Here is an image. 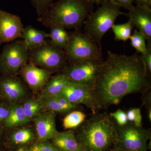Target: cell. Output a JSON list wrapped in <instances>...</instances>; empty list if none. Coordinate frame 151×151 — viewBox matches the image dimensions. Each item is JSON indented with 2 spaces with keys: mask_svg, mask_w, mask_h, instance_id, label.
I'll return each instance as SVG.
<instances>
[{
  "mask_svg": "<svg viewBox=\"0 0 151 151\" xmlns=\"http://www.w3.org/2000/svg\"><path fill=\"white\" fill-rule=\"evenodd\" d=\"M28 150L29 151H59L53 145L46 141L35 143Z\"/></svg>",
  "mask_w": 151,
  "mask_h": 151,
  "instance_id": "obj_29",
  "label": "cell"
},
{
  "mask_svg": "<svg viewBox=\"0 0 151 151\" xmlns=\"http://www.w3.org/2000/svg\"><path fill=\"white\" fill-rule=\"evenodd\" d=\"M87 1L93 4H95L97 5H99L102 4L106 0H87Z\"/></svg>",
  "mask_w": 151,
  "mask_h": 151,
  "instance_id": "obj_37",
  "label": "cell"
},
{
  "mask_svg": "<svg viewBox=\"0 0 151 151\" xmlns=\"http://www.w3.org/2000/svg\"><path fill=\"white\" fill-rule=\"evenodd\" d=\"M144 58L146 68L148 72L151 74V47H148L147 53L145 55H142Z\"/></svg>",
  "mask_w": 151,
  "mask_h": 151,
  "instance_id": "obj_31",
  "label": "cell"
},
{
  "mask_svg": "<svg viewBox=\"0 0 151 151\" xmlns=\"http://www.w3.org/2000/svg\"><path fill=\"white\" fill-rule=\"evenodd\" d=\"M126 113H127L128 122L133 123L134 121L135 116H136L135 108H131Z\"/></svg>",
  "mask_w": 151,
  "mask_h": 151,
  "instance_id": "obj_35",
  "label": "cell"
},
{
  "mask_svg": "<svg viewBox=\"0 0 151 151\" xmlns=\"http://www.w3.org/2000/svg\"><path fill=\"white\" fill-rule=\"evenodd\" d=\"M111 151H126L122 150V149L119 148L114 147L111 150Z\"/></svg>",
  "mask_w": 151,
  "mask_h": 151,
  "instance_id": "obj_39",
  "label": "cell"
},
{
  "mask_svg": "<svg viewBox=\"0 0 151 151\" xmlns=\"http://www.w3.org/2000/svg\"><path fill=\"white\" fill-rule=\"evenodd\" d=\"M151 90L143 94V104L148 109L151 108Z\"/></svg>",
  "mask_w": 151,
  "mask_h": 151,
  "instance_id": "obj_34",
  "label": "cell"
},
{
  "mask_svg": "<svg viewBox=\"0 0 151 151\" xmlns=\"http://www.w3.org/2000/svg\"><path fill=\"white\" fill-rule=\"evenodd\" d=\"M14 151H29L28 150H24V149H19V150H17Z\"/></svg>",
  "mask_w": 151,
  "mask_h": 151,
  "instance_id": "obj_40",
  "label": "cell"
},
{
  "mask_svg": "<svg viewBox=\"0 0 151 151\" xmlns=\"http://www.w3.org/2000/svg\"><path fill=\"white\" fill-rule=\"evenodd\" d=\"M73 104H83L91 109L92 113L98 111L92 93V87L69 81L68 84L58 94Z\"/></svg>",
  "mask_w": 151,
  "mask_h": 151,
  "instance_id": "obj_10",
  "label": "cell"
},
{
  "mask_svg": "<svg viewBox=\"0 0 151 151\" xmlns=\"http://www.w3.org/2000/svg\"><path fill=\"white\" fill-rule=\"evenodd\" d=\"M28 121L35 119L43 108L40 100L27 99L22 105Z\"/></svg>",
  "mask_w": 151,
  "mask_h": 151,
  "instance_id": "obj_23",
  "label": "cell"
},
{
  "mask_svg": "<svg viewBox=\"0 0 151 151\" xmlns=\"http://www.w3.org/2000/svg\"><path fill=\"white\" fill-rule=\"evenodd\" d=\"M151 88V75L142 55H122L108 50L92 93L99 111L118 105L128 94H143Z\"/></svg>",
  "mask_w": 151,
  "mask_h": 151,
  "instance_id": "obj_1",
  "label": "cell"
},
{
  "mask_svg": "<svg viewBox=\"0 0 151 151\" xmlns=\"http://www.w3.org/2000/svg\"><path fill=\"white\" fill-rule=\"evenodd\" d=\"M115 125L109 113L97 111L73 132L83 151H108L116 140Z\"/></svg>",
  "mask_w": 151,
  "mask_h": 151,
  "instance_id": "obj_2",
  "label": "cell"
},
{
  "mask_svg": "<svg viewBox=\"0 0 151 151\" xmlns=\"http://www.w3.org/2000/svg\"><path fill=\"white\" fill-rule=\"evenodd\" d=\"M9 108L0 105V123L4 122L9 115Z\"/></svg>",
  "mask_w": 151,
  "mask_h": 151,
  "instance_id": "obj_32",
  "label": "cell"
},
{
  "mask_svg": "<svg viewBox=\"0 0 151 151\" xmlns=\"http://www.w3.org/2000/svg\"><path fill=\"white\" fill-rule=\"evenodd\" d=\"M40 100L44 108L54 113H67L79 108V105L70 103L59 95L42 97Z\"/></svg>",
  "mask_w": 151,
  "mask_h": 151,
  "instance_id": "obj_16",
  "label": "cell"
},
{
  "mask_svg": "<svg viewBox=\"0 0 151 151\" xmlns=\"http://www.w3.org/2000/svg\"><path fill=\"white\" fill-rule=\"evenodd\" d=\"M132 46L142 55L147 53L148 47L145 36L137 30H135L129 38Z\"/></svg>",
  "mask_w": 151,
  "mask_h": 151,
  "instance_id": "obj_26",
  "label": "cell"
},
{
  "mask_svg": "<svg viewBox=\"0 0 151 151\" xmlns=\"http://www.w3.org/2000/svg\"><path fill=\"white\" fill-rule=\"evenodd\" d=\"M109 114L115 123L119 126H124L129 122L127 119V113L122 109H118L116 112L110 113Z\"/></svg>",
  "mask_w": 151,
  "mask_h": 151,
  "instance_id": "obj_28",
  "label": "cell"
},
{
  "mask_svg": "<svg viewBox=\"0 0 151 151\" xmlns=\"http://www.w3.org/2000/svg\"><path fill=\"white\" fill-rule=\"evenodd\" d=\"M103 60L89 59L67 65L62 70L69 81L93 87L96 82Z\"/></svg>",
  "mask_w": 151,
  "mask_h": 151,
  "instance_id": "obj_9",
  "label": "cell"
},
{
  "mask_svg": "<svg viewBox=\"0 0 151 151\" xmlns=\"http://www.w3.org/2000/svg\"><path fill=\"white\" fill-rule=\"evenodd\" d=\"M52 139V145L59 151H83L73 130L58 132Z\"/></svg>",
  "mask_w": 151,
  "mask_h": 151,
  "instance_id": "obj_17",
  "label": "cell"
},
{
  "mask_svg": "<svg viewBox=\"0 0 151 151\" xmlns=\"http://www.w3.org/2000/svg\"><path fill=\"white\" fill-rule=\"evenodd\" d=\"M115 129L114 147L126 151H147V142L151 138V129H144L128 122L122 126L116 124Z\"/></svg>",
  "mask_w": 151,
  "mask_h": 151,
  "instance_id": "obj_6",
  "label": "cell"
},
{
  "mask_svg": "<svg viewBox=\"0 0 151 151\" xmlns=\"http://www.w3.org/2000/svg\"><path fill=\"white\" fill-rule=\"evenodd\" d=\"M9 115L5 121L7 128H11L24 125L29 122L21 105L18 103H12L9 107Z\"/></svg>",
  "mask_w": 151,
  "mask_h": 151,
  "instance_id": "obj_20",
  "label": "cell"
},
{
  "mask_svg": "<svg viewBox=\"0 0 151 151\" xmlns=\"http://www.w3.org/2000/svg\"><path fill=\"white\" fill-rule=\"evenodd\" d=\"M48 37V33L37 29L31 26H27L24 28L21 36V38L25 42L28 50L44 43Z\"/></svg>",
  "mask_w": 151,
  "mask_h": 151,
  "instance_id": "obj_18",
  "label": "cell"
},
{
  "mask_svg": "<svg viewBox=\"0 0 151 151\" xmlns=\"http://www.w3.org/2000/svg\"><path fill=\"white\" fill-rule=\"evenodd\" d=\"M50 29L48 34L50 42L55 46L64 50L68 42V33L65 28L58 26H52Z\"/></svg>",
  "mask_w": 151,
  "mask_h": 151,
  "instance_id": "obj_21",
  "label": "cell"
},
{
  "mask_svg": "<svg viewBox=\"0 0 151 151\" xmlns=\"http://www.w3.org/2000/svg\"><path fill=\"white\" fill-rule=\"evenodd\" d=\"M137 6H146L151 8V0H133Z\"/></svg>",
  "mask_w": 151,
  "mask_h": 151,
  "instance_id": "obj_36",
  "label": "cell"
},
{
  "mask_svg": "<svg viewBox=\"0 0 151 151\" xmlns=\"http://www.w3.org/2000/svg\"><path fill=\"white\" fill-rule=\"evenodd\" d=\"M0 93L12 103H17L24 98L26 90L16 76L4 75L0 78Z\"/></svg>",
  "mask_w": 151,
  "mask_h": 151,
  "instance_id": "obj_13",
  "label": "cell"
},
{
  "mask_svg": "<svg viewBox=\"0 0 151 151\" xmlns=\"http://www.w3.org/2000/svg\"><path fill=\"white\" fill-rule=\"evenodd\" d=\"M21 74L30 88L34 90L42 89L50 78L51 72L29 63L20 70Z\"/></svg>",
  "mask_w": 151,
  "mask_h": 151,
  "instance_id": "obj_14",
  "label": "cell"
},
{
  "mask_svg": "<svg viewBox=\"0 0 151 151\" xmlns=\"http://www.w3.org/2000/svg\"><path fill=\"white\" fill-rule=\"evenodd\" d=\"M84 22V33L102 47L103 36L114 24L117 18L126 13L120 10L121 7L110 0H106Z\"/></svg>",
  "mask_w": 151,
  "mask_h": 151,
  "instance_id": "obj_4",
  "label": "cell"
},
{
  "mask_svg": "<svg viewBox=\"0 0 151 151\" xmlns=\"http://www.w3.org/2000/svg\"><path fill=\"white\" fill-rule=\"evenodd\" d=\"M145 36L147 46L151 47V9L146 6H133L125 15Z\"/></svg>",
  "mask_w": 151,
  "mask_h": 151,
  "instance_id": "obj_12",
  "label": "cell"
},
{
  "mask_svg": "<svg viewBox=\"0 0 151 151\" xmlns=\"http://www.w3.org/2000/svg\"><path fill=\"white\" fill-rule=\"evenodd\" d=\"M28 52L24 40L17 39L7 44L0 54V70L4 75H16L27 63Z\"/></svg>",
  "mask_w": 151,
  "mask_h": 151,
  "instance_id": "obj_8",
  "label": "cell"
},
{
  "mask_svg": "<svg viewBox=\"0 0 151 151\" xmlns=\"http://www.w3.org/2000/svg\"><path fill=\"white\" fill-rule=\"evenodd\" d=\"M112 2L126 9L129 10L132 8L133 5V0H110Z\"/></svg>",
  "mask_w": 151,
  "mask_h": 151,
  "instance_id": "obj_30",
  "label": "cell"
},
{
  "mask_svg": "<svg viewBox=\"0 0 151 151\" xmlns=\"http://www.w3.org/2000/svg\"><path fill=\"white\" fill-rule=\"evenodd\" d=\"M68 36L64 51L69 65L86 60H103L102 47L82 32L81 29H75Z\"/></svg>",
  "mask_w": 151,
  "mask_h": 151,
  "instance_id": "obj_5",
  "label": "cell"
},
{
  "mask_svg": "<svg viewBox=\"0 0 151 151\" xmlns=\"http://www.w3.org/2000/svg\"><path fill=\"white\" fill-rule=\"evenodd\" d=\"M24 28L18 16L0 10V46L21 38Z\"/></svg>",
  "mask_w": 151,
  "mask_h": 151,
  "instance_id": "obj_11",
  "label": "cell"
},
{
  "mask_svg": "<svg viewBox=\"0 0 151 151\" xmlns=\"http://www.w3.org/2000/svg\"><path fill=\"white\" fill-rule=\"evenodd\" d=\"M148 118L149 121L151 122V108L148 109Z\"/></svg>",
  "mask_w": 151,
  "mask_h": 151,
  "instance_id": "obj_38",
  "label": "cell"
},
{
  "mask_svg": "<svg viewBox=\"0 0 151 151\" xmlns=\"http://www.w3.org/2000/svg\"><path fill=\"white\" fill-rule=\"evenodd\" d=\"M69 82L67 77L62 73L57 74L49 79L42 89L40 98L58 95Z\"/></svg>",
  "mask_w": 151,
  "mask_h": 151,
  "instance_id": "obj_19",
  "label": "cell"
},
{
  "mask_svg": "<svg viewBox=\"0 0 151 151\" xmlns=\"http://www.w3.org/2000/svg\"><path fill=\"white\" fill-rule=\"evenodd\" d=\"M86 117V115L81 111H72L63 119V127L65 129H75L84 122Z\"/></svg>",
  "mask_w": 151,
  "mask_h": 151,
  "instance_id": "obj_25",
  "label": "cell"
},
{
  "mask_svg": "<svg viewBox=\"0 0 151 151\" xmlns=\"http://www.w3.org/2000/svg\"><path fill=\"white\" fill-rule=\"evenodd\" d=\"M93 10L94 4L87 0H57L37 20L47 27L58 26L65 29H78Z\"/></svg>",
  "mask_w": 151,
  "mask_h": 151,
  "instance_id": "obj_3",
  "label": "cell"
},
{
  "mask_svg": "<svg viewBox=\"0 0 151 151\" xmlns=\"http://www.w3.org/2000/svg\"><path fill=\"white\" fill-rule=\"evenodd\" d=\"M55 118L56 114L54 112L45 111L40 113L35 119L36 132L40 142L51 139L58 133Z\"/></svg>",
  "mask_w": 151,
  "mask_h": 151,
  "instance_id": "obj_15",
  "label": "cell"
},
{
  "mask_svg": "<svg viewBox=\"0 0 151 151\" xmlns=\"http://www.w3.org/2000/svg\"><path fill=\"white\" fill-rule=\"evenodd\" d=\"M55 0H31L39 17L48 10L50 6Z\"/></svg>",
  "mask_w": 151,
  "mask_h": 151,
  "instance_id": "obj_27",
  "label": "cell"
},
{
  "mask_svg": "<svg viewBox=\"0 0 151 151\" xmlns=\"http://www.w3.org/2000/svg\"><path fill=\"white\" fill-rule=\"evenodd\" d=\"M135 111H136V116L133 123L137 127H142V117L141 114V108H135Z\"/></svg>",
  "mask_w": 151,
  "mask_h": 151,
  "instance_id": "obj_33",
  "label": "cell"
},
{
  "mask_svg": "<svg viewBox=\"0 0 151 151\" xmlns=\"http://www.w3.org/2000/svg\"><path fill=\"white\" fill-rule=\"evenodd\" d=\"M134 27L129 19L124 24H113L111 29L114 32L115 40L124 41L128 40L132 35V29Z\"/></svg>",
  "mask_w": 151,
  "mask_h": 151,
  "instance_id": "obj_22",
  "label": "cell"
},
{
  "mask_svg": "<svg viewBox=\"0 0 151 151\" xmlns=\"http://www.w3.org/2000/svg\"><path fill=\"white\" fill-rule=\"evenodd\" d=\"M30 63L47 70H63L67 66V59L63 50L46 40L39 46L28 52Z\"/></svg>",
  "mask_w": 151,
  "mask_h": 151,
  "instance_id": "obj_7",
  "label": "cell"
},
{
  "mask_svg": "<svg viewBox=\"0 0 151 151\" xmlns=\"http://www.w3.org/2000/svg\"><path fill=\"white\" fill-rule=\"evenodd\" d=\"M34 136L33 132L30 129L22 128L14 131L11 135V139L14 144L24 145L31 142Z\"/></svg>",
  "mask_w": 151,
  "mask_h": 151,
  "instance_id": "obj_24",
  "label": "cell"
}]
</instances>
